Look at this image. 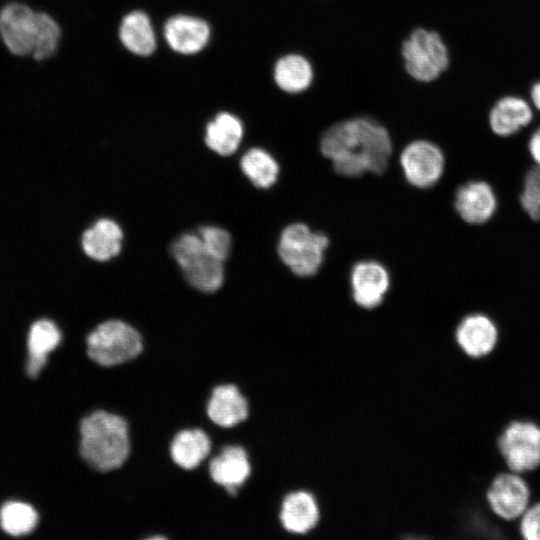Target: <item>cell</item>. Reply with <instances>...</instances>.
Segmentation results:
<instances>
[{"label": "cell", "instance_id": "5b68a950", "mask_svg": "<svg viewBox=\"0 0 540 540\" xmlns=\"http://www.w3.org/2000/svg\"><path fill=\"white\" fill-rule=\"evenodd\" d=\"M328 246L327 236L297 222L283 229L277 250L281 261L292 273L308 277L320 269Z\"/></svg>", "mask_w": 540, "mask_h": 540}, {"label": "cell", "instance_id": "8992f818", "mask_svg": "<svg viewBox=\"0 0 540 540\" xmlns=\"http://www.w3.org/2000/svg\"><path fill=\"white\" fill-rule=\"evenodd\" d=\"M172 255L187 282L201 292L217 291L224 280L223 261L210 254L199 235L187 233L172 244Z\"/></svg>", "mask_w": 540, "mask_h": 540}, {"label": "cell", "instance_id": "1f68e13d", "mask_svg": "<svg viewBox=\"0 0 540 540\" xmlns=\"http://www.w3.org/2000/svg\"><path fill=\"white\" fill-rule=\"evenodd\" d=\"M529 94L533 108L540 113V80L531 85Z\"/></svg>", "mask_w": 540, "mask_h": 540}, {"label": "cell", "instance_id": "ffe728a7", "mask_svg": "<svg viewBox=\"0 0 540 540\" xmlns=\"http://www.w3.org/2000/svg\"><path fill=\"white\" fill-rule=\"evenodd\" d=\"M123 232L113 220H97L82 236V248L87 256L97 261H107L119 254Z\"/></svg>", "mask_w": 540, "mask_h": 540}, {"label": "cell", "instance_id": "cb8c5ba5", "mask_svg": "<svg viewBox=\"0 0 540 540\" xmlns=\"http://www.w3.org/2000/svg\"><path fill=\"white\" fill-rule=\"evenodd\" d=\"M319 517L314 498L307 492H294L283 501L280 520L290 532L305 533L315 526Z\"/></svg>", "mask_w": 540, "mask_h": 540}, {"label": "cell", "instance_id": "4fadbf2b", "mask_svg": "<svg viewBox=\"0 0 540 540\" xmlns=\"http://www.w3.org/2000/svg\"><path fill=\"white\" fill-rule=\"evenodd\" d=\"M35 14L23 3H10L0 11V36L14 55H31L35 31Z\"/></svg>", "mask_w": 540, "mask_h": 540}, {"label": "cell", "instance_id": "277c9868", "mask_svg": "<svg viewBox=\"0 0 540 540\" xmlns=\"http://www.w3.org/2000/svg\"><path fill=\"white\" fill-rule=\"evenodd\" d=\"M141 334L121 320L98 324L86 337L87 357L95 364L111 368L136 359L143 351Z\"/></svg>", "mask_w": 540, "mask_h": 540}, {"label": "cell", "instance_id": "30bf717a", "mask_svg": "<svg viewBox=\"0 0 540 540\" xmlns=\"http://www.w3.org/2000/svg\"><path fill=\"white\" fill-rule=\"evenodd\" d=\"M485 498L491 512L509 523L517 522L532 503V493L526 478L510 470H503L492 479Z\"/></svg>", "mask_w": 540, "mask_h": 540}, {"label": "cell", "instance_id": "f1b7e54d", "mask_svg": "<svg viewBox=\"0 0 540 540\" xmlns=\"http://www.w3.org/2000/svg\"><path fill=\"white\" fill-rule=\"evenodd\" d=\"M199 236L206 250L214 257L225 261L231 248V237L223 228L204 226L199 229Z\"/></svg>", "mask_w": 540, "mask_h": 540}, {"label": "cell", "instance_id": "44dd1931", "mask_svg": "<svg viewBox=\"0 0 540 540\" xmlns=\"http://www.w3.org/2000/svg\"><path fill=\"white\" fill-rule=\"evenodd\" d=\"M245 126L237 115L230 112H220L206 126V145L222 156L236 152L243 141Z\"/></svg>", "mask_w": 540, "mask_h": 540}, {"label": "cell", "instance_id": "2e32d148", "mask_svg": "<svg viewBox=\"0 0 540 540\" xmlns=\"http://www.w3.org/2000/svg\"><path fill=\"white\" fill-rule=\"evenodd\" d=\"M209 476L214 483L223 486L231 495H236L251 473V465L246 451L237 445H228L214 456L208 466Z\"/></svg>", "mask_w": 540, "mask_h": 540}, {"label": "cell", "instance_id": "5bb4252c", "mask_svg": "<svg viewBox=\"0 0 540 540\" xmlns=\"http://www.w3.org/2000/svg\"><path fill=\"white\" fill-rule=\"evenodd\" d=\"M352 296L361 307L371 309L381 304L390 286L384 266L376 261L358 262L350 276Z\"/></svg>", "mask_w": 540, "mask_h": 540}, {"label": "cell", "instance_id": "8fae6325", "mask_svg": "<svg viewBox=\"0 0 540 540\" xmlns=\"http://www.w3.org/2000/svg\"><path fill=\"white\" fill-rule=\"evenodd\" d=\"M453 338L466 357L482 359L496 349L500 340V328L489 313L473 310L462 315L457 321Z\"/></svg>", "mask_w": 540, "mask_h": 540}, {"label": "cell", "instance_id": "ac0fdd59", "mask_svg": "<svg viewBox=\"0 0 540 540\" xmlns=\"http://www.w3.org/2000/svg\"><path fill=\"white\" fill-rule=\"evenodd\" d=\"M206 414L219 427H233L248 417V402L236 385L220 384L211 392Z\"/></svg>", "mask_w": 540, "mask_h": 540}, {"label": "cell", "instance_id": "83f0119b", "mask_svg": "<svg viewBox=\"0 0 540 540\" xmlns=\"http://www.w3.org/2000/svg\"><path fill=\"white\" fill-rule=\"evenodd\" d=\"M37 523V513L22 502L6 503L0 510V524L8 534L18 536L29 533Z\"/></svg>", "mask_w": 540, "mask_h": 540}, {"label": "cell", "instance_id": "52a82bcc", "mask_svg": "<svg viewBox=\"0 0 540 540\" xmlns=\"http://www.w3.org/2000/svg\"><path fill=\"white\" fill-rule=\"evenodd\" d=\"M497 448L507 470L525 475L540 466V425L514 419L500 432Z\"/></svg>", "mask_w": 540, "mask_h": 540}, {"label": "cell", "instance_id": "9c48e42d", "mask_svg": "<svg viewBox=\"0 0 540 540\" xmlns=\"http://www.w3.org/2000/svg\"><path fill=\"white\" fill-rule=\"evenodd\" d=\"M399 162L406 180L412 186L429 189L444 177L447 155L436 141L419 137L408 141L402 147Z\"/></svg>", "mask_w": 540, "mask_h": 540}, {"label": "cell", "instance_id": "3957f363", "mask_svg": "<svg viewBox=\"0 0 540 540\" xmlns=\"http://www.w3.org/2000/svg\"><path fill=\"white\" fill-rule=\"evenodd\" d=\"M401 56L407 74L415 81L431 83L450 67V49L437 30L417 27L404 39Z\"/></svg>", "mask_w": 540, "mask_h": 540}, {"label": "cell", "instance_id": "ba28073f", "mask_svg": "<svg viewBox=\"0 0 540 540\" xmlns=\"http://www.w3.org/2000/svg\"><path fill=\"white\" fill-rule=\"evenodd\" d=\"M451 206L463 224L483 227L496 218L500 209V197L491 181L482 177H470L455 187Z\"/></svg>", "mask_w": 540, "mask_h": 540}, {"label": "cell", "instance_id": "7a4b0ae2", "mask_svg": "<svg viewBox=\"0 0 540 540\" xmlns=\"http://www.w3.org/2000/svg\"><path fill=\"white\" fill-rule=\"evenodd\" d=\"M79 454L84 462L99 473L121 468L131 453L127 420L116 413L95 410L79 423Z\"/></svg>", "mask_w": 540, "mask_h": 540}, {"label": "cell", "instance_id": "4dcf8cb0", "mask_svg": "<svg viewBox=\"0 0 540 540\" xmlns=\"http://www.w3.org/2000/svg\"><path fill=\"white\" fill-rule=\"evenodd\" d=\"M525 148L531 164L540 166V124L526 136Z\"/></svg>", "mask_w": 540, "mask_h": 540}, {"label": "cell", "instance_id": "7402d4cb", "mask_svg": "<svg viewBox=\"0 0 540 540\" xmlns=\"http://www.w3.org/2000/svg\"><path fill=\"white\" fill-rule=\"evenodd\" d=\"M119 38L123 46L131 53L147 57L156 49V37L151 21L146 13L135 10L121 21Z\"/></svg>", "mask_w": 540, "mask_h": 540}, {"label": "cell", "instance_id": "f546056e", "mask_svg": "<svg viewBox=\"0 0 540 540\" xmlns=\"http://www.w3.org/2000/svg\"><path fill=\"white\" fill-rule=\"evenodd\" d=\"M523 540H540V501H533L517 521Z\"/></svg>", "mask_w": 540, "mask_h": 540}, {"label": "cell", "instance_id": "484cf974", "mask_svg": "<svg viewBox=\"0 0 540 540\" xmlns=\"http://www.w3.org/2000/svg\"><path fill=\"white\" fill-rule=\"evenodd\" d=\"M61 37L58 23L45 12H36L35 31L31 55L35 60L50 57L57 49Z\"/></svg>", "mask_w": 540, "mask_h": 540}, {"label": "cell", "instance_id": "d6986e66", "mask_svg": "<svg viewBox=\"0 0 540 540\" xmlns=\"http://www.w3.org/2000/svg\"><path fill=\"white\" fill-rule=\"evenodd\" d=\"M211 452V439L200 428L178 431L171 441L169 453L172 461L184 470L198 467Z\"/></svg>", "mask_w": 540, "mask_h": 540}, {"label": "cell", "instance_id": "e0dca14e", "mask_svg": "<svg viewBox=\"0 0 540 540\" xmlns=\"http://www.w3.org/2000/svg\"><path fill=\"white\" fill-rule=\"evenodd\" d=\"M314 67L304 54L291 51L279 56L272 69L275 85L286 94L297 95L307 91L314 80Z\"/></svg>", "mask_w": 540, "mask_h": 540}, {"label": "cell", "instance_id": "7c38bea8", "mask_svg": "<svg viewBox=\"0 0 540 540\" xmlns=\"http://www.w3.org/2000/svg\"><path fill=\"white\" fill-rule=\"evenodd\" d=\"M534 121L530 102L521 96L506 94L495 100L486 114V124L491 134L500 139H510L521 134Z\"/></svg>", "mask_w": 540, "mask_h": 540}, {"label": "cell", "instance_id": "4316f807", "mask_svg": "<svg viewBox=\"0 0 540 540\" xmlns=\"http://www.w3.org/2000/svg\"><path fill=\"white\" fill-rule=\"evenodd\" d=\"M517 201L523 214L540 224V166L531 164L524 172Z\"/></svg>", "mask_w": 540, "mask_h": 540}, {"label": "cell", "instance_id": "9a60e30c", "mask_svg": "<svg viewBox=\"0 0 540 540\" xmlns=\"http://www.w3.org/2000/svg\"><path fill=\"white\" fill-rule=\"evenodd\" d=\"M164 37L177 53L190 55L201 51L209 41L210 27L201 18L175 15L164 25Z\"/></svg>", "mask_w": 540, "mask_h": 540}, {"label": "cell", "instance_id": "d4e9b609", "mask_svg": "<svg viewBox=\"0 0 540 540\" xmlns=\"http://www.w3.org/2000/svg\"><path fill=\"white\" fill-rule=\"evenodd\" d=\"M240 167L245 176L258 188H269L278 179V162L271 153L261 147L248 149L241 157Z\"/></svg>", "mask_w": 540, "mask_h": 540}, {"label": "cell", "instance_id": "6da1fadb", "mask_svg": "<svg viewBox=\"0 0 540 540\" xmlns=\"http://www.w3.org/2000/svg\"><path fill=\"white\" fill-rule=\"evenodd\" d=\"M318 147L334 170L346 177L383 173L395 149L388 129L364 115L329 125L321 133Z\"/></svg>", "mask_w": 540, "mask_h": 540}, {"label": "cell", "instance_id": "603a6c76", "mask_svg": "<svg viewBox=\"0 0 540 540\" xmlns=\"http://www.w3.org/2000/svg\"><path fill=\"white\" fill-rule=\"evenodd\" d=\"M60 339L58 327L50 320H38L31 326L28 337L27 372L29 376H38L47 363L48 354L58 346Z\"/></svg>", "mask_w": 540, "mask_h": 540}]
</instances>
